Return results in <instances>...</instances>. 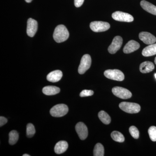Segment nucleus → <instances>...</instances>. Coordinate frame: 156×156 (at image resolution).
<instances>
[{"instance_id": "nucleus-23", "label": "nucleus", "mask_w": 156, "mask_h": 156, "mask_svg": "<svg viewBox=\"0 0 156 156\" xmlns=\"http://www.w3.org/2000/svg\"><path fill=\"white\" fill-rule=\"evenodd\" d=\"M93 154L94 156H103L104 155V147L100 143H97L94 147Z\"/></svg>"}, {"instance_id": "nucleus-30", "label": "nucleus", "mask_w": 156, "mask_h": 156, "mask_svg": "<svg viewBox=\"0 0 156 156\" xmlns=\"http://www.w3.org/2000/svg\"><path fill=\"white\" fill-rule=\"evenodd\" d=\"M25 2L27 3H30L32 1V0H25Z\"/></svg>"}, {"instance_id": "nucleus-13", "label": "nucleus", "mask_w": 156, "mask_h": 156, "mask_svg": "<svg viewBox=\"0 0 156 156\" xmlns=\"http://www.w3.org/2000/svg\"><path fill=\"white\" fill-rule=\"evenodd\" d=\"M140 47V45L138 42L134 40H131L125 45L123 49V52L126 54L131 53L138 50Z\"/></svg>"}, {"instance_id": "nucleus-26", "label": "nucleus", "mask_w": 156, "mask_h": 156, "mask_svg": "<svg viewBox=\"0 0 156 156\" xmlns=\"http://www.w3.org/2000/svg\"><path fill=\"white\" fill-rule=\"evenodd\" d=\"M130 134L134 139H137L139 137V132L135 126H132L129 128Z\"/></svg>"}, {"instance_id": "nucleus-4", "label": "nucleus", "mask_w": 156, "mask_h": 156, "mask_svg": "<svg viewBox=\"0 0 156 156\" xmlns=\"http://www.w3.org/2000/svg\"><path fill=\"white\" fill-rule=\"evenodd\" d=\"M104 75L108 79L114 80L122 81L125 79V75L119 69H108L105 71Z\"/></svg>"}, {"instance_id": "nucleus-21", "label": "nucleus", "mask_w": 156, "mask_h": 156, "mask_svg": "<svg viewBox=\"0 0 156 156\" xmlns=\"http://www.w3.org/2000/svg\"><path fill=\"white\" fill-rule=\"evenodd\" d=\"M9 143L11 145H14L17 142L19 139V134L17 131L13 130L9 134Z\"/></svg>"}, {"instance_id": "nucleus-31", "label": "nucleus", "mask_w": 156, "mask_h": 156, "mask_svg": "<svg viewBox=\"0 0 156 156\" xmlns=\"http://www.w3.org/2000/svg\"><path fill=\"white\" fill-rule=\"evenodd\" d=\"M23 156H30V155L27 154H23Z\"/></svg>"}, {"instance_id": "nucleus-18", "label": "nucleus", "mask_w": 156, "mask_h": 156, "mask_svg": "<svg viewBox=\"0 0 156 156\" xmlns=\"http://www.w3.org/2000/svg\"><path fill=\"white\" fill-rule=\"evenodd\" d=\"M143 56L148 57L154 56L156 54V44H152L146 47L142 52Z\"/></svg>"}, {"instance_id": "nucleus-16", "label": "nucleus", "mask_w": 156, "mask_h": 156, "mask_svg": "<svg viewBox=\"0 0 156 156\" xmlns=\"http://www.w3.org/2000/svg\"><path fill=\"white\" fill-rule=\"evenodd\" d=\"M140 6L145 11L151 14L156 15V6L147 1L143 0L140 3Z\"/></svg>"}, {"instance_id": "nucleus-7", "label": "nucleus", "mask_w": 156, "mask_h": 156, "mask_svg": "<svg viewBox=\"0 0 156 156\" xmlns=\"http://www.w3.org/2000/svg\"><path fill=\"white\" fill-rule=\"evenodd\" d=\"M112 92L114 95L122 99H128L132 96V94L130 91L122 87H114L112 89Z\"/></svg>"}, {"instance_id": "nucleus-20", "label": "nucleus", "mask_w": 156, "mask_h": 156, "mask_svg": "<svg viewBox=\"0 0 156 156\" xmlns=\"http://www.w3.org/2000/svg\"><path fill=\"white\" fill-rule=\"evenodd\" d=\"M98 117L101 122L105 125H108L111 122L110 116L104 111H101L98 113Z\"/></svg>"}, {"instance_id": "nucleus-22", "label": "nucleus", "mask_w": 156, "mask_h": 156, "mask_svg": "<svg viewBox=\"0 0 156 156\" xmlns=\"http://www.w3.org/2000/svg\"><path fill=\"white\" fill-rule=\"evenodd\" d=\"M112 138L116 142L122 143L125 141V137L122 133L119 131H114L111 134Z\"/></svg>"}, {"instance_id": "nucleus-32", "label": "nucleus", "mask_w": 156, "mask_h": 156, "mask_svg": "<svg viewBox=\"0 0 156 156\" xmlns=\"http://www.w3.org/2000/svg\"><path fill=\"white\" fill-rule=\"evenodd\" d=\"M154 62L155 63V64L156 65V57H155V58Z\"/></svg>"}, {"instance_id": "nucleus-15", "label": "nucleus", "mask_w": 156, "mask_h": 156, "mask_svg": "<svg viewBox=\"0 0 156 156\" xmlns=\"http://www.w3.org/2000/svg\"><path fill=\"white\" fill-rule=\"evenodd\" d=\"M154 69V66L153 62L145 61L142 62L140 66V71L143 73H147L152 71Z\"/></svg>"}, {"instance_id": "nucleus-33", "label": "nucleus", "mask_w": 156, "mask_h": 156, "mask_svg": "<svg viewBox=\"0 0 156 156\" xmlns=\"http://www.w3.org/2000/svg\"><path fill=\"white\" fill-rule=\"evenodd\" d=\"M155 77L156 79V73L155 74Z\"/></svg>"}, {"instance_id": "nucleus-2", "label": "nucleus", "mask_w": 156, "mask_h": 156, "mask_svg": "<svg viewBox=\"0 0 156 156\" xmlns=\"http://www.w3.org/2000/svg\"><path fill=\"white\" fill-rule=\"evenodd\" d=\"M119 106L122 110L128 113H137L140 110V106L139 104L132 102H122Z\"/></svg>"}, {"instance_id": "nucleus-3", "label": "nucleus", "mask_w": 156, "mask_h": 156, "mask_svg": "<svg viewBox=\"0 0 156 156\" xmlns=\"http://www.w3.org/2000/svg\"><path fill=\"white\" fill-rule=\"evenodd\" d=\"M69 108L67 105L61 104L53 106L50 109V113L53 117H61L67 114Z\"/></svg>"}, {"instance_id": "nucleus-24", "label": "nucleus", "mask_w": 156, "mask_h": 156, "mask_svg": "<svg viewBox=\"0 0 156 156\" xmlns=\"http://www.w3.org/2000/svg\"><path fill=\"white\" fill-rule=\"evenodd\" d=\"M36 130L33 124L29 123L27 126V137H31L35 134Z\"/></svg>"}, {"instance_id": "nucleus-6", "label": "nucleus", "mask_w": 156, "mask_h": 156, "mask_svg": "<svg viewBox=\"0 0 156 156\" xmlns=\"http://www.w3.org/2000/svg\"><path fill=\"white\" fill-rule=\"evenodd\" d=\"M90 27L95 32H101L108 30L110 27V25L108 23L95 21L90 23Z\"/></svg>"}, {"instance_id": "nucleus-19", "label": "nucleus", "mask_w": 156, "mask_h": 156, "mask_svg": "<svg viewBox=\"0 0 156 156\" xmlns=\"http://www.w3.org/2000/svg\"><path fill=\"white\" fill-rule=\"evenodd\" d=\"M60 89L55 86H47L43 89V93L47 95H56L60 92Z\"/></svg>"}, {"instance_id": "nucleus-1", "label": "nucleus", "mask_w": 156, "mask_h": 156, "mask_svg": "<svg viewBox=\"0 0 156 156\" xmlns=\"http://www.w3.org/2000/svg\"><path fill=\"white\" fill-rule=\"evenodd\" d=\"M69 34L66 27L63 25L57 26L53 33V37L55 41L60 43L68 39Z\"/></svg>"}, {"instance_id": "nucleus-29", "label": "nucleus", "mask_w": 156, "mask_h": 156, "mask_svg": "<svg viewBox=\"0 0 156 156\" xmlns=\"http://www.w3.org/2000/svg\"><path fill=\"white\" fill-rule=\"evenodd\" d=\"M8 122V119L5 117L3 116L0 117V126H2L5 125Z\"/></svg>"}, {"instance_id": "nucleus-12", "label": "nucleus", "mask_w": 156, "mask_h": 156, "mask_svg": "<svg viewBox=\"0 0 156 156\" xmlns=\"http://www.w3.org/2000/svg\"><path fill=\"white\" fill-rule=\"evenodd\" d=\"M139 37L146 44H152L156 42V37L147 32H140L139 34Z\"/></svg>"}, {"instance_id": "nucleus-10", "label": "nucleus", "mask_w": 156, "mask_h": 156, "mask_svg": "<svg viewBox=\"0 0 156 156\" xmlns=\"http://www.w3.org/2000/svg\"><path fill=\"white\" fill-rule=\"evenodd\" d=\"M38 28V23L36 20L32 18H29L27 22V33L28 36L33 37L36 33Z\"/></svg>"}, {"instance_id": "nucleus-25", "label": "nucleus", "mask_w": 156, "mask_h": 156, "mask_svg": "<svg viewBox=\"0 0 156 156\" xmlns=\"http://www.w3.org/2000/svg\"><path fill=\"white\" fill-rule=\"evenodd\" d=\"M148 132L151 140L153 141H156V127L154 126H151L149 128Z\"/></svg>"}, {"instance_id": "nucleus-17", "label": "nucleus", "mask_w": 156, "mask_h": 156, "mask_svg": "<svg viewBox=\"0 0 156 156\" xmlns=\"http://www.w3.org/2000/svg\"><path fill=\"white\" fill-rule=\"evenodd\" d=\"M68 148V144L66 141L61 140L56 144L54 148V151L56 154H61L63 153Z\"/></svg>"}, {"instance_id": "nucleus-28", "label": "nucleus", "mask_w": 156, "mask_h": 156, "mask_svg": "<svg viewBox=\"0 0 156 156\" xmlns=\"http://www.w3.org/2000/svg\"><path fill=\"white\" fill-rule=\"evenodd\" d=\"M84 0H74V5L76 8L81 7L83 4Z\"/></svg>"}, {"instance_id": "nucleus-27", "label": "nucleus", "mask_w": 156, "mask_h": 156, "mask_svg": "<svg viewBox=\"0 0 156 156\" xmlns=\"http://www.w3.org/2000/svg\"><path fill=\"white\" fill-rule=\"evenodd\" d=\"M94 94V92L92 90H84L80 93V96L81 97H87L92 96Z\"/></svg>"}, {"instance_id": "nucleus-8", "label": "nucleus", "mask_w": 156, "mask_h": 156, "mask_svg": "<svg viewBox=\"0 0 156 156\" xmlns=\"http://www.w3.org/2000/svg\"><path fill=\"white\" fill-rule=\"evenodd\" d=\"M112 17L115 20L121 22H131L134 18L131 14L122 11H115L112 14Z\"/></svg>"}, {"instance_id": "nucleus-5", "label": "nucleus", "mask_w": 156, "mask_h": 156, "mask_svg": "<svg viewBox=\"0 0 156 156\" xmlns=\"http://www.w3.org/2000/svg\"><path fill=\"white\" fill-rule=\"evenodd\" d=\"M92 59L90 55L85 54L81 58L80 63L78 68V72L80 74H83L90 68Z\"/></svg>"}, {"instance_id": "nucleus-14", "label": "nucleus", "mask_w": 156, "mask_h": 156, "mask_svg": "<svg viewBox=\"0 0 156 156\" xmlns=\"http://www.w3.org/2000/svg\"><path fill=\"white\" fill-rule=\"evenodd\" d=\"M62 76V73L59 70L53 71L48 74L47 76V80L52 83H56L61 80Z\"/></svg>"}, {"instance_id": "nucleus-9", "label": "nucleus", "mask_w": 156, "mask_h": 156, "mask_svg": "<svg viewBox=\"0 0 156 156\" xmlns=\"http://www.w3.org/2000/svg\"><path fill=\"white\" fill-rule=\"evenodd\" d=\"M123 43V39L120 36H116L113 40L111 44L108 48L109 53L111 54H115L116 53L121 47Z\"/></svg>"}, {"instance_id": "nucleus-11", "label": "nucleus", "mask_w": 156, "mask_h": 156, "mask_svg": "<svg viewBox=\"0 0 156 156\" xmlns=\"http://www.w3.org/2000/svg\"><path fill=\"white\" fill-rule=\"evenodd\" d=\"M76 130L80 139L84 140L88 135V130L87 126L83 123H78L76 126Z\"/></svg>"}]
</instances>
